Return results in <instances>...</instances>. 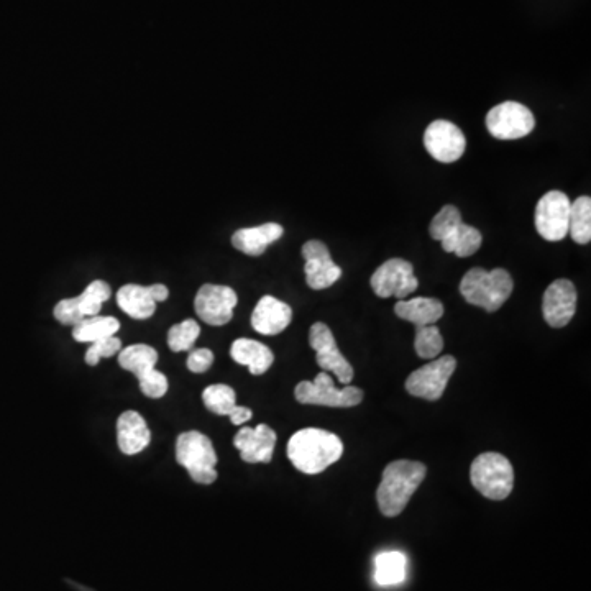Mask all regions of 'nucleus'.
Segmentation results:
<instances>
[{
    "label": "nucleus",
    "instance_id": "72a5a7b5",
    "mask_svg": "<svg viewBox=\"0 0 591 591\" xmlns=\"http://www.w3.org/2000/svg\"><path fill=\"white\" fill-rule=\"evenodd\" d=\"M214 363V353L209 349L191 350L188 360H186V367L189 372L206 373Z\"/></svg>",
    "mask_w": 591,
    "mask_h": 591
},
{
    "label": "nucleus",
    "instance_id": "1a4fd4ad",
    "mask_svg": "<svg viewBox=\"0 0 591 591\" xmlns=\"http://www.w3.org/2000/svg\"><path fill=\"white\" fill-rule=\"evenodd\" d=\"M570 204L569 196L562 191H549L539 199L534 224L542 239L560 242L569 235Z\"/></svg>",
    "mask_w": 591,
    "mask_h": 591
},
{
    "label": "nucleus",
    "instance_id": "f257e3e1",
    "mask_svg": "<svg viewBox=\"0 0 591 591\" xmlns=\"http://www.w3.org/2000/svg\"><path fill=\"white\" fill-rule=\"evenodd\" d=\"M344 444L339 436L324 429L307 427L293 434L288 442V459L306 475H317L339 462Z\"/></svg>",
    "mask_w": 591,
    "mask_h": 591
},
{
    "label": "nucleus",
    "instance_id": "c85d7f7f",
    "mask_svg": "<svg viewBox=\"0 0 591 591\" xmlns=\"http://www.w3.org/2000/svg\"><path fill=\"white\" fill-rule=\"evenodd\" d=\"M202 403L217 416H230L237 409V394L229 385H211L202 391Z\"/></svg>",
    "mask_w": 591,
    "mask_h": 591
},
{
    "label": "nucleus",
    "instance_id": "a211bd4d",
    "mask_svg": "<svg viewBox=\"0 0 591 591\" xmlns=\"http://www.w3.org/2000/svg\"><path fill=\"white\" fill-rule=\"evenodd\" d=\"M575 311H577V289L572 281H554L546 289L542 298L544 321L554 329H562L572 321Z\"/></svg>",
    "mask_w": 591,
    "mask_h": 591
},
{
    "label": "nucleus",
    "instance_id": "2eb2a0df",
    "mask_svg": "<svg viewBox=\"0 0 591 591\" xmlns=\"http://www.w3.org/2000/svg\"><path fill=\"white\" fill-rule=\"evenodd\" d=\"M424 147L434 160L454 163L467 150V138L454 122L434 120L424 132Z\"/></svg>",
    "mask_w": 591,
    "mask_h": 591
},
{
    "label": "nucleus",
    "instance_id": "473e14b6",
    "mask_svg": "<svg viewBox=\"0 0 591 591\" xmlns=\"http://www.w3.org/2000/svg\"><path fill=\"white\" fill-rule=\"evenodd\" d=\"M120 350H122V340L117 339L114 335L109 339L99 340V342L91 344L84 360H86L89 367H96L101 362V358L114 357Z\"/></svg>",
    "mask_w": 591,
    "mask_h": 591
},
{
    "label": "nucleus",
    "instance_id": "f03ea898",
    "mask_svg": "<svg viewBox=\"0 0 591 591\" xmlns=\"http://www.w3.org/2000/svg\"><path fill=\"white\" fill-rule=\"evenodd\" d=\"M426 475V465L421 462L394 460L388 463V467L383 470V480L376 491V500L383 516L396 518L403 513Z\"/></svg>",
    "mask_w": 591,
    "mask_h": 591
},
{
    "label": "nucleus",
    "instance_id": "393cba45",
    "mask_svg": "<svg viewBox=\"0 0 591 591\" xmlns=\"http://www.w3.org/2000/svg\"><path fill=\"white\" fill-rule=\"evenodd\" d=\"M447 253H455L457 257H472L482 247L483 237L480 230L472 225L459 224L452 225L439 240Z\"/></svg>",
    "mask_w": 591,
    "mask_h": 591
},
{
    "label": "nucleus",
    "instance_id": "c756f323",
    "mask_svg": "<svg viewBox=\"0 0 591 591\" xmlns=\"http://www.w3.org/2000/svg\"><path fill=\"white\" fill-rule=\"evenodd\" d=\"M201 335V327L194 319H186L168 330V347L171 352H191L197 337Z\"/></svg>",
    "mask_w": 591,
    "mask_h": 591
},
{
    "label": "nucleus",
    "instance_id": "4be33fe9",
    "mask_svg": "<svg viewBox=\"0 0 591 591\" xmlns=\"http://www.w3.org/2000/svg\"><path fill=\"white\" fill-rule=\"evenodd\" d=\"M283 234H285L283 225L276 224V222H266L258 227L237 230L232 235V245L248 257H260L266 252V248L276 240H280Z\"/></svg>",
    "mask_w": 591,
    "mask_h": 591
},
{
    "label": "nucleus",
    "instance_id": "f3484780",
    "mask_svg": "<svg viewBox=\"0 0 591 591\" xmlns=\"http://www.w3.org/2000/svg\"><path fill=\"white\" fill-rule=\"evenodd\" d=\"M170 289L165 285H125L117 293L120 309L137 321H145L155 314L156 304L165 303Z\"/></svg>",
    "mask_w": 591,
    "mask_h": 591
},
{
    "label": "nucleus",
    "instance_id": "423d86ee",
    "mask_svg": "<svg viewBox=\"0 0 591 591\" xmlns=\"http://www.w3.org/2000/svg\"><path fill=\"white\" fill-rule=\"evenodd\" d=\"M158 352L147 344H135L119 352V365L138 378V385L147 398L160 399L168 393V378L156 370Z\"/></svg>",
    "mask_w": 591,
    "mask_h": 591
},
{
    "label": "nucleus",
    "instance_id": "9d476101",
    "mask_svg": "<svg viewBox=\"0 0 591 591\" xmlns=\"http://www.w3.org/2000/svg\"><path fill=\"white\" fill-rule=\"evenodd\" d=\"M455 368H457V360L452 355L434 358L431 363L417 368L416 372L409 375L406 380V390L416 398L437 401L442 398Z\"/></svg>",
    "mask_w": 591,
    "mask_h": 591
},
{
    "label": "nucleus",
    "instance_id": "7ed1b4c3",
    "mask_svg": "<svg viewBox=\"0 0 591 591\" xmlns=\"http://www.w3.org/2000/svg\"><path fill=\"white\" fill-rule=\"evenodd\" d=\"M513 278L503 268L486 271L472 268L460 283V294L468 304L482 307L486 312H496L513 294Z\"/></svg>",
    "mask_w": 591,
    "mask_h": 591
},
{
    "label": "nucleus",
    "instance_id": "4468645a",
    "mask_svg": "<svg viewBox=\"0 0 591 591\" xmlns=\"http://www.w3.org/2000/svg\"><path fill=\"white\" fill-rule=\"evenodd\" d=\"M239 296L229 286L204 285L197 291L194 309L202 322L209 326L220 327L229 324L234 317Z\"/></svg>",
    "mask_w": 591,
    "mask_h": 591
},
{
    "label": "nucleus",
    "instance_id": "f8f14e48",
    "mask_svg": "<svg viewBox=\"0 0 591 591\" xmlns=\"http://www.w3.org/2000/svg\"><path fill=\"white\" fill-rule=\"evenodd\" d=\"M110 286L106 281H92L83 294L76 298L63 299L53 309V316L63 326H76L86 317L97 316L101 312L102 304L109 301Z\"/></svg>",
    "mask_w": 591,
    "mask_h": 591
},
{
    "label": "nucleus",
    "instance_id": "bb28decb",
    "mask_svg": "<svg viewBox=\"0 0 591 591\" xmlns=\"http://www.w3.org/2000/svg\"><path fill=\"white\" fill-rule=\"evenodd\" d=\"M406 557L398 550L381 552L375 559V582L380 587H393L406 578Z\"/></svg>",
    "mask_w": 591,
    "mask_h": 591
},
{
    "label": "nucleus",
    "instance_id": "b1692460",
    "mask_svg": "<svg viewBox=\"0 0 591 591\" xmlns=\"http://www.w3.org/2000/svg\"><path fill=\"white\" fill-rule=\"evenodd\" d=\"M394 312L399 319L411 322L416 327L432 326L444 316V304L436 298H414L398 301Z\"/></svg>",
    "mask_w": 591,
    "mask_h": 591
},
{
    "label": "nucleus",
    "instance_id": "ddd939ff",
    "mask_svg": "<svg viewBox=\"0 0 591 591\" xmlns=\"http://www.w3.org/2000/svg\"><path fill=\"white\" fill-rule=\"evenodd\" d=\"M309 345L316 352L317 365L322 368V372L334 373L342 385H349L353 380L352 365L337 347L329 326L324 322H316L309 330Z\"/></svg>",
    "mask_w": 591,
    "mask_h": 591
},
{
    "label": "nucleus",
    "instance_id": "7c9ffc66",
    "mask_svg": "<svg viewBox=\"0 0 591 591\" xmlns=\"http://www.w3.org/2000/svg\"><path fill=\"white\" fill-rule=\"evenodd\" d=\"M414 349L419 357L426 358V360H434L439 357L440 352L444 350V339H442V334L436 324L416 327Z\"/></svg>",
    "mask_w": 591,
    "mask_h": 591
},
{
    "label": "nucleus",
    "instance_id": "5701e85b",
    "mask_svg": "<svg viewBox=\"0 0 591 591\" xmlns=\"http://www.w3.org/2000/svg\"><path fill=\"white\" fill-rule=\"evenodd\" d=\"M230 357L239 365H245L255 376L263 375L275 362V355L262 342L252 339H237L230 347Z\"/></svg>",
    "mask_w": 591,
    "mask_h": 591
},
{
    "label": "nucleus",
    "instance_id": "f704fd0d",
    "mask_svg": "<svg viewBox=\"0 0 591 591\" xmlns=\"http://www.w3.org/2000/svg\"><path fill=\"white\" fill-rule=\"evenodd\" d=\"M229 417L234 426H243V424H247L252 419L253 413L250 409L245 408V406H237V409Z\"/></svg>",
    "mask_w": 591,
    "mask_h": 591
},
{
    "label": "nucleus",
    "instance_id": "aec40b11",
    "mask_svg": "<svg viewBox=\"0 0 591 591\" xmlns=\"http://www.w3.org/2000/svg\"><path fill=\"white\" fill-rule=\"evenodd\" d=\"M293 321V309L273 296H263L253 309L252 327L262 335H278Z\"/></svg>",
    "mask_w": 591,
    "mask_h": 591
},
{
    "label": "nucleus",
    "instance_id": "dca6fc26",
    "mask_svg": "<svg viewBox=\"0 0 591 591\" xmlns=\"http://www.w3.org/2000/svg\"><path fill=\"white\" fill-rule=\"evenodd\" d=\"M303 257L306 260L304 273H306V283L309 288L321 291V289L330 288L340 280L342 268L335 265L326 243L321 240H309L304 243Z\"/></svg>",
    "mask_w": 591,
    "mask_h": 591
},
{
    "label": "nucleus",
    "instance_id": "6e6552de",
    "mask_svg": "<svg viewBox=\"0 0 591 591\" xmlns=\"http://www.w3.org/2000/svg\"><path fill=\"white\" fill-rule=\"evenodd\" d=\"M534 127H536L534 114L519 102H501L486 115V129L491 137L503 142L527 137Z\"/></svg>",
    "mask_w": 591,
    "mask_h": 591
},
{
    "label": "nucleus",
    "instance_id": "412c9836",
    "mask_svg": "<svg viewBox=\"0 0 591 591\" xmlns=\"http://www.w3.org/2000/svg\"><path fill=\"white\" fill-rule=\"evenodd\" d=\"M152 442V432L142 414L125 411L117 419V445L124 455H137Z\"/></svg>",
    "mask_w": 591,
    "mask_h": 591
},
{
    "label": "nucleus",
    "instance_id": "2f4dec72",
    "mask_svg": "<svg viewBox=\"0 0 591 591\" xmlns=\"http://www.w3.org/2000/svg\"><path fill=\"white\" fill-rule=\"evenodd\" d=\"M462 222V214L455 206H444L437 212L436 217L432 219L431 227H429V234L432 239L439 242L440 237L452 227V225Z\"/></svg>",
    "mask_w": 591,
    "mask_h": 591
},
{
    "label": "nucleus",
    "instance_id": "9b49d317",
    "mask_svg": "<svg viewBox=\"0 0 591 591\" xmlns=\"http://www.w3.org/2000/svg\"><path fill=\"white\" fill-rule=\"evenodd\" d=\"M373 293L378 298H398L399 301L408 298L419 286L414 268L403 258H391L378 268L372 275Z\"/></svg>",
    "mask_w": 591,
    "mask_h": 591
},
{
    "label": "nucleus",
    "instance_id": "39448f33",
    "mask_svg": "<svg viewBox=\"0 0 591 591\" xmlns=\"http://www.w3.org/2000/svg\"><path fill=\"white\" fill-rule=\"evenodd\" d=\"M470 480L488 500H506L514 488L513 465L504 455L486 452L473 460Z\"/></svg>",
    "mask_w": 591,
    "mask_h": 591
},
{
    "label": "nucleus",
    "instance_id": "a878e982",
    "mask_svg": "<svg viewBox=\"0 0 591 591\" xmlns=\"http://www.w3.org/2000/svg\"><path fill=\"white\" fill-rule=\"evenodd\" d=\"M120 329L115 317L92 316L73 326V339L79 344H94L99 340L114 337Z\"/></svg>",
    "mask_w": 591,
    "mask_h": 591
},
{
    "label": "nucleus",
    "instance_id": "cd10ccee",
    "mask_svg": "<svg viewBox=\"0 0 591 591\" xmlns=\"http://www.w3.org/2000/svg\"><path fill=\"white\" fill-rule=\"evenodd\" d=\"M569 235L573 242L587 245L591 240V199L580 196L570 204Z\"/></svg>",
    "mask_w": 591,
    "mask_h": 591
},
{
    "label": "nucleus",
    "instance_id": "6ab92c4d",
    "mask_svg": "<svg viewBox=\"0 0 591 591\" xmlns=\"http://www.w3.org/2000/svg\"><path fill=\"white\" fill-rule=\"evenodd\" d=\"M276 432L266 424L242 427L234 437V447L239 450L243 462L270 463L275 452Z\"/></svg>",
    "mask_w": 591,
    "mask_h": 591
},
{
    "label": "nucleus",
    "instance_id": "0eeeda50",
    "mask_svg": "<svg viewBox=\"0 0 591 591\" xmlns=\"http://www.w3.org/2000/svg\"><path fill=\"white\" fill-rule=\"evenodd\" d=\"M294 398L301 404L311 406H327V408H353L363 401V391L355 386H345L342 390L335 388L329 373L321 372L314 381H301Z\"/></svg>",
    "mask_w": 591,
    "mask_h": 591
},
{
    "label": "nucleus",
    "instance_id": "20e7f679",
    "mask_svg": "<svg viewBox=\"0 0 591 591\" xmlns=\"http://www.w3.org/2000/svg\"><path fill=\"white\" fill-rule=\"evenodd\" d=\"M176 462L186 468L189 477L199 485H212L217 480V454L211 439L202 432L189 431L176 439Z\"/></svg>",
    "mask_w": 591,
    "mask_h": 591
}]
</instances>
